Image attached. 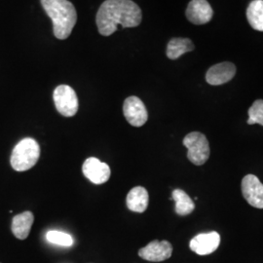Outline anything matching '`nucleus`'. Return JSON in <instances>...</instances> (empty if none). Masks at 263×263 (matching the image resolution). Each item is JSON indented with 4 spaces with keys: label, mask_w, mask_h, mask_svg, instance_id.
<instances>
[{
    "label": "nucleus",
    "mask_w": 263,
    "mask_h": 263,
    "mask_svg": "<svg viewBox=\"0 0 263 263\" xmlns=\"http://www.w3.org/2000/svg\"><path fill=\"white\" fill-rule=\"evenodd\" d=\"M142 13L139 5L132 0H105L98 10L96 24L99 32L109 36L117 30V26L122 28H136L140 26Z\"/></svg>",
    "instance_id": "f257e3e1"
},
{
    "label": "nucleus",
    "mask_w": 263,
    "mask_h": 263,
    "mask_svg": "<svg viewBox=\"0 0 263 263\" xmlns=\"http://www.w3.org/2000/svg\"><path fill=\"white\" fill-rule=\"evenodd\" d=\"M41 5L53 22V32L64 40L71 34L77 21L74 5L68 0H40Z\"/></svg>",
    "instance_id": "f03ea898"
},
{
    "label": "nucleus",
    "mask_w": 263,
    "mask_h": 263,
    "mask_svg": "<svg viewBox=\"0 0 263 263\" xmlns=\"http://www.w3.org/2000/svg\"><path fill=\"white\" fill-rule=\"evenodd\" d=\"M40 156V146L37 141L27 138L19 141L11 154V166L17 172H25L31 169Z\"/></svg>",
    "instance_id": "7ed1b4c3"
},
{
    "label": "nucleus",
    "mask_w": 263,
    "mask_h": 263,
    "mask_svg": "<svg viewBox=\"0 0 263 263\" xmlns=\"http://www.w3.org/2000/svg\"><path fill=\"white\" fill-rule=\"evenodd\" d=\"M183 145L187 148V158L196 166L204 165L210 157V145L204 134L189 133L183 139Z\"/></svg>",
    "instance_id": "20e7f679"
},
{
    "label": "nucleus",
    "mask_w": 263,
    "mask_h": 263,
    "mask_svg": "<svg viewBox=\"0 0 263 263\" xmlns=\"http://www.w3.org/2000/svg\"><path fill=\"white\" fill-rule=\"evenodd\" d=\"M57 110L63 116L72 117L78 111V99L76 91L68 85L58 86L53 94Z\"/></svg>",
    "instance_id": "39448f33"
},
{
    "label": "nucleus",
    "mask_w": 263,
    "mask_h": 263,
    "mask_svg": "<svg viewBox=\"0 0 263 263\" xmlns=\"http://www.w3.org/2000/svg\"><path fill=\"white\" fill-rule=\"evenodd\" d=\"M123 113L126 120L134 127L143 126L148 119V113L145 105L140 98L135 96L125 100L123 104Z\"/></svg>",
    "instance_id": "423d86ee"
},
{
    "label": "nucleus",
    "mask_w": 263,
    "mask_h": 263,
    "mask_svg": "<svg viewBox=\"0 0 263 263\" xmlns=\"http://www.w3.org/2000/svg\"><path fill=\"white\" fill-rule=\"evenodd\" d=\"M241 186L247 202L256 209H263V184L258 178L254 175H247Z\"/></svg>",
    "instance_id": "0eeeda50"
},
{
    "label": "nucleus",
    "mask_w": 263,
    "mask_h": 263,
    "mask_svg": "<svg viewBox=\"0 0 263 263\" xmlns=\"http://www.w3.org/2000/svg\"><path fill=\"white\" fill-rule=\"evenodd\" d=\"M85 177L95 184H103L109 178L111 171L107 164L101 162L100 160L90 157L86 160L82 167Z\"/></svg>",
    "instance_id": "6e6552de"
},
{
    "label": "nucleus",
    "mask_w": 263,
    "mask_h": 263,
    "mask_svg": "<svg viewBox=\"0 0 263 263\" xmlns=\"http://www.w3.org/2000/svg\"><path fill=\"white\" fill-rule=\"evenodd\" d=\"M173 254V246L168 241H152L146 247L139 251V255L141 258L160 262L170 258Z\"/></svg>",
    "instance_id": "1a4fd4ad"
},
{
    "label": "nucleus",
    "mask_w": 263,
    "mask_h": 263,
    "mask_svg": "<svg viewBox=\"0 0 263 263\" xmlns=\"http://www.w3.org/2000/svg\"><path fill=\"white\" fill-rule=\"evenodd\" d=\"M219 244L220 236L216 231H212L195 236L190 241L189 247L194 253L199 255H208L216 251Z\"/></svg>",
    "instance_id": "9d476101"
},
{
    "label": "nucleus",
    "mask_w": 263,
    "mask_h": 263,
    "mask_svg": "<svg viewBox=\"0 0 263 263\" xmlns=\"http://www.w3.org/2000/svg\"><path fill=\"white\" fill-rule=\"evenodd\" d=\"M188 21L194 25H205L214 15L210 3L207 0H191L185 12Z\"/></svg>",
    "instance_id": "9b49d317"
},
{
    "label": "nucleus",
    "mask_w": 263,
    "mask_h": 263,
    "mask_svg": "<svg viewBox=\"0 0 263 263\" xmlns=\"http://www.w3.org/2000/svg\"><path fill=\"white\" fill-rule=\"evenodd\" d=\"M235 74L236 66L232 63L223 62L209 68L206 80L210 85L218 86L229 82Z\"/></svg>",
    "instance_id": "f8f14e48"
},
{
    "label": "nucleus",
    "mask_w": 263,
    "mask_h": 263,
    "mask_svg": "<svg viewBox=\"0 0 263 263\" xmlns=\"http://www.w3.org/2000/svg\"><path fill=\"white\" fill-rule=\"evenodd\" d=\"M149 196L147 190L142 186L133 188L127 195V207L132 212L143 213L148 207Z\"/></svg>",
    "instance_id": "ddd939ff"
},
{
    "label": "nucleus",
    "mask_w": 263,
    "mask_h": 263,
    "mask_svg": "<svg viewBox=\"0 0 263 263\" xmlns=\"http://www.w3.org/2000/svg\"><path fill=\"white\" fill-rule=\"evenodd\" d=\"M34 221V216L31 212H24L18 216H14L12 220V232L16 238L25 240L28 238Z\"/></svg>",
    "instance_id": "4468645a"
},
{
    "label": "nucleus",
    "mask_w": 263,
    "mask_h": 263,
    "mask_svg": "<svg viewBox=\"0 0 263 263\" xmlns=\"http://www.w3.org/2000/svg\"><path fill=\"white\" fill-rule=\"evenodd\" d=\"M194 50L193 42L188 38H173L167 46V57L170 60H177L183 54Z\"/></svg>",
    "instance_id": "2eb2a0df"
},
{
    "label": "nucleus",
    "mask_w": 263,
    "mask_h": 263,
    "mask_svg": "<svg viewBox=\"0 0 263 263\" xmlns=\"http://www.w3.org/2000/svg\"><path fill=\"white\" fill-rule=\"evenodd\" d=\"M172 200L176 202V213L179 216H188L194 211L195 204L193 200L183 190L175 189L172 193Z\"/></svg>",
    "instance_id": "dca6fc26"
},
{
    "label": "nucleus",
    "mask_w": 263,
    "mask_h": 263,
    "mask_svg": "<svg viewBox=\"0 0 263 263\" xmlns=\"http://www.w3.org/2000/svg\"><path fill=\"white\" fill-rule=\"evenodd\" d=\"M247 19L252 28L263 31V0H254L250 3L247 9Z\"/></svg>",
    "instance_id": "f3484780"
},
{
    "label": "nucleus",
    "mask_w": 263,
    "mask_h": 263,
    "mask_svg": "<svg viewBox=\"0 0 263 263\" xmlns=\"http://www.w3.org/2000/svg\"><path fill=\"white\" fill-rule=\"evenodd\" d=\"M48 241L52 244L60 245V246H64V247H70L73 245V239L72 237L65 233V232H61V231H49L46 235Z\"/></svg>",
    "instance_id": "a211bd4d"
},
{
    "label": "nucleus",
    "mask_w": 263,
    "mask_h": 263,
    "mask_svg": "<svg viewBox=\"0 0 263 263\" xmlns=\"http://www.w3.org/2000/svg\"><path fill=\"white\" fill-rule=\"evenodd\" d=\"M249 125L259 124L263 126V101L257 100L249 109Z\"/></svg>",
    "instance_id": "6ab92c4d"
}]
</instances>
